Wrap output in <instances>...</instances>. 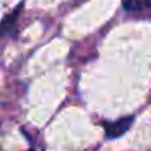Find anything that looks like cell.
<instances>
[{
  "label": "cell",
  "mask_w": 151,
  "mask_h": 151,
  "mask_svg": "<svg viewBox=\"0 0 151 151\" xmlns=\"http://www.w3.org/2000/svg\"><path fill=\"white\" fill-rule=\"evenodd\" d=\"M132 122H133L132 117H122V119H117V120H114V122H106V124H102L104 125L106 137L111 138V140L122 137V135L130 128Z\"/></svg>",
  "instance_id": "6da1fadb"
},
{
  "label": "cell",
  "mask_w": 151,
  "mask_h": 151,
  "mask_svg": "<svg viewBox=\"0 0 151 151\" xmlns=\"http://www.w3.org/2000/svg\"><path fill=\"white\" fill-rule=\"evenodd\" d=\"M125 10L128 12H141L151 5V0H122Z\"/></svg>",
  "instance_id": "7a4b0ae2"
}]
</instances>
